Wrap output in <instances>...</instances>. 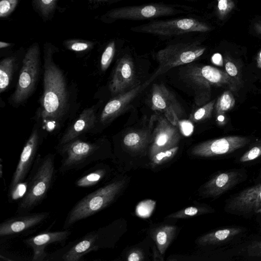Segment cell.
Here are the masks:
<instances>
[{"instance_id": "6da1fadb", "label": "cell", "mask_w": 261, "mask_h": 261, "mask_svg": "<svg viewBox=\"0 0 261 261\" xmlns=\"http://www.w3.org/2000/svg\"><path fill=\"white\" fill-rule=\"evenodd\" d=\"M59 48L50 42L43 45V93L37 113L38 121L44 130L57 131L62 126L71 111V98L67 81L54 56Z\"/></svg>"}, {"instance_id": "7a4b0ae2", "label": "cell", "mask_w": 261, "mask_h": 261, "mask_svg": "<svg viewBox=\"0 0 261 261\" xmlns=\"http://www.w3.org/2000/svg\"><path fill=\"white\" fill-rule=\"evenodd\" d=\"M182 81L194 91L198 106L210 101L214 89L225 88L237 92L240 86L227 72L210 65L187 64L180 69Z\"/></svg>"}, {"instance_id": "3957f363", "label": "cell", "mask_w": 261, "mask_h": 261, "mask_svg": "<svg viewBox=\"0 0 261 261\" xmlns=\"http://www.w3.org/2000/svg\"><path fill=\"white\" fill-rule=\"evenodd\" d=\"M55 154H38L25 179L27 189L19 202L16 214L31 212L46 198L56 175Z\"/></svg>"}, {"instance_id": "277c9868", "label": "cell", "mask_w": 261, "mask_h": 261, "mask_svg": "<svg viewBox=\"0 0 261 261\" xmlns=\"http://www.w3.org/2000/svg\"><path fill=\"white\" fill-rule=\"evenodd\" d=\"M106 146L102 139L87 141L77 138L64 144L57 145V152L62 158L59 172L64 174L71 170H79L104 159L106 156Z\"/></svg>"}, {"instance_id": "5b68a950", "label": "cell", "mask_w": 261, "mask_h": 261, "mask_svg": "<svg viewBox=\"0 0 261 261\" xmlns=\"http://www.w3.org/2000/svg\"><path fill=\"white\" fill-rule=\"evenodd\" d=\"M125 184L116 179L86 195L69 211L63 228L68 229L80 220L94 215L108 207L116 199Z\"/></svg>"}, {"instance_id": "8992f818", "label": "cell", "mask_w": 261, "mask_h": 261, "mask_svg": "<svg viewBox=\"0 0 261 261\" xmlns=\"http://www.w3.org/2000/svg\"><path fill=\"white\" fill-rule=\"evenodd\" d=\"M40 67V49L36 42L24 53L17 85L10 97L13 105H20L33 94L39 80Z\"/></svg>"}, {"instance_id": "52a82bcc", "label": "cell", "mask_w": 261, "mask_h": 261, "mask_svg": "<svg viewBox=\"0 0 261 261\" xmlns=\"http://www.w3.org/2000/svg\"><path fill=\"white\" fill-rule=\"evenodd\" d=\"M107 228H99L47 253L44 261H79L85 255L107 247Z\"/></svg>"}, {"instance_id": "ba28073f", "label": "cell", "mask_w": 261, "mask_h": 261, "mask_svg": "<svg viewBox=\"0 0 261 261\" xmlns=\"http://www.w3.org/2000/svg\"><path fill=\"white\" fill-rule=\"evenodd\" d=\"M206 48L195 43H179L159 50L155 57L159 68L154 78L168 70L191 63L203 55Z\"/></svg>"}, {"instance_id": "9c48e42d", "label": "cell", "mask_w": 261, "mask_h": 261, "mask_svg": "<svg viewBox=\"0 0 261 261\" xmlns=\"http://www.w3.org/2000/svg\"><path fill=\"white\" fill-rule=\"evenodd\" d=\"M131 30L163 36L182 35L192 32H206L211 28L206 23L193 18H181L151 21L133 27Z\"/></svg>"}, {"instance_id": "30bf717a", "label": "cell", "mask_w": 261, "mask_h": 261, "mask_svg": "<svg viewBox=\"0 0 261 261\" xmlns=\"http://www.w3.org/2000/svg\"><path fill=\"white\" fill-rule=\"evenodd\" d=\"M173 7L163 4L125 6L110 10L100 16L103 22L111 23L119 20H143L180 13Z\"/></svg>"}, {"instance_id": "8fae6325", "label": "cell", "mask_w": 261, "mask_h": 261, "mask_svg": "<svg viewBox=\"0 0 261 261\" xmlns=\"http://www.w3.org/2000/svg\"><path fill=\"white\" fill-rule=\"evenodd\" d=\"M224 210L227 213L246 218L261 215V184L232 195L227 199Z\"/></svg>"}, {"instance_id": "7c38bea8", "label": "cell", "mask_w": 261, "mask_h": 261, "mask_svg": "<svg viewBox=\"0 0 261 261\" xmlns=\"http://www.w3.org/2000/svg\"><path fill=\"white\" fill-rule=\"evenodd\" d=\"M39 127L34 128L26 142L10 182L9 194L27 178L37 157V153L42 141Z\"/></svg>"}, {"instance_id": "4fadbf2b", "label": "cell", "mask_w": 261, "mask_h": 261, "mask_svg": "<svg viewBox=\"0 0 261 261\" xmlns=\"http://www.w3.org/2000/svg\"><path fill=\"white\" fill-rule=\"evenodd\" d=\"M251 141V139L246 136H226L200 143L192 149V153L204 158L228 155L244 147Z\"/></svg>"}, {"instance_id": "5bb4252c", "label": "cell", "mask_w": 261, "mask_h": 261, "mask_svg": "<svg viewBox=\"0 0 261 261\" xmlns=\"http://www.w3.org/2000/svg\"><path fill=\"white\" fill-rule=\"evenodd\" d=\"M247 177V171L243 168L220 171L204 184L201 194L205 197H219L245 181Z\"/></svg>"}, {"instance_id": "9a60e30c", "label": "cell", "mask_w": 261, "mask_h": 261, "mask_svg": "<svg viewBox=\"0 0 261 261\" xmlns=\"http://www.w3.org/2000/svg\"><path fill=\"white\" fill-rule=\"evenodd\" d=\"M150 106L152 110L164 113L173 125H177L184 114L183 109L173 93L162 84L152 85Z\"/></svg>"}, {"instance_id": "2e32d148", "label": "cell", "mask_w": 261, "mask_h": 261, "mask_svg": "<svg viewBox=\"0 0 261 261\" xmlns=\"http://www.w3.org/2000/svg\"><path fill=\"white\" fill-rule=\"evenodd\" d=\"M136 73L134 63L128 55L119 58L109 84L112 95L116 96L136 87Z\"/></svg>"}, {"instance_id": "e0dca14e", "label": "cell", "mask_w": 261, "mask_h": 261, "mask_svg": "<svg viewBox=\"0 0 261 261\" xmlns=\"http://www.w3.org/2000/svg\"><path fill=\"white\" fill-rule=\"evenodd\" d=\"M49 216V212L16 214L1 223L0 237L4 238L18 234L36 228L44 222Z\"/></svg>"}, {"instance_id": "ac0fdd59", "label": "cell", "mask_w": 261, "mask_h": 261, "mask_svg": "<svg viewBox=\"0 0 261 261\" xmlns=\"http://www.w3.org/2000/svg\"><path fill=\"white\" fill-rule=\"evenodd\" d=\"M178 128L165 117L161 116L158 118L153 131L152 143L150 148L151 158L160 151L176 146L180 140Z\"/></svg>"}, {"instance_id": "d6986e66", "label": "cell", "mask_w": 261, "mask_h": 261, "mask_svg": "<svg viewBox=\"0 0 261 261\" xmlns=\"http://www.w3.org/2000/svg\"><path fill=\"white\" fill-rule=\"evenodd\" d=\"M154 79L152 76L144 84L139 85L125 92L115 96L104 107L97 122L101 125H106L111 122L125 111L130 101Z\"/></svg>"}, {"instance_id": "ffe728a7", "label": "cell", "mask_w": 261, "mask_h": 261, "mask_svg": "<svg viewBox=\"0 0 261 261\" xmlns=\"http://www.w3.org/2000/svg\"><path fill=\"white\" fill-rule=\"evenodd\" d=\"M71 234L68 229L56 231H45L23 240L24 243L32 249L33 261H44L47 255L46 247L54 243H64Z\"/></svg>"}, {"instance_id": "44dd1931", "label": "cell", "mask_w": 261, "mask_h": 261, "mask_svg": "<svg viewBox=\"0 0 261 261\" xmlns=\"http://www.w3.org/2000/svg\"><path fill=\"white\" fill-rule=\"evenodd\" d=\"M96 106L84 109L59 140L58 145L68 143L94 128L97 123Z\"/></svg>"}, {"instance_id": "7402d4cb", "label": "cell", "mask_w": 261, "mask_h": 261, "mask_svg": "<svg viewBox=\"0 0 261 261\" xmlns=\"http://www.w3.org/2000/svg\"><path fill=\"white\" fill-rule=\"evenodd\" d=\"M245 228L238 226H226L214 230L200 237L197 243L201 245H220L228 243L245 232Z\"/></svg>"}, {"instance_id": "603a6c76", "label": "cell", "mask_w": 261, "mask_h": 261, "mask_svg": "<svg viewBox=\"0 0 261 261\" xmlns=\"http://www.w3.org/2000/svg\"><path fill=\"white\" fill-rule=\"evenodd\" d=\"M108 169L102 164H95L85 171L75 181L74 184L79 188H89L99 184L106 176Z\"/></svg>"}, {"instance_id": "cb8c5ba5", "label": "cell", "mask_w": 261, "mask_h": 261, "mask_svg": "<svg viewBox=\"0 0 261 261\" xmlns=\"http://www.w3.org/2000/svg\"><path fill=\"white\" fill-rule=\"evenodd\" d=\"M62 0H31L33 9L44 22L50 21L57 11H61Z\"/></svg>"}, {"instance_id": "d4e9b609", "label": "cell", "mask_w": 261, "mask_h": 261, "mask_svg": "<svg viewBox=\"0 0 261 261\" xmlns=\"http://www.w3.org/2000/svg\"><path fill=\"white\" fill-rule=\"evenodd\" d=\"M16 55H11L2 59L0 62V93L4 92L12 82L16 62Z\"/></svg>"}, {"instance_id": "484cf974", "label": "cell", "mask_w": 261, "mask_h": 261, "mask_svg": "<svg viewBox=\"0 0 261 261\" xmlns=\"http://www.w3.org/2000/svg\"><path fill=\"white\" fill-rule=\"evenodd\" d=\"M176 231V227L173 226H164L156 230L155 240L158 248L163 254L171 241L173 239Z\"/></svg>"}, {"instance_id": "4316f807", "label": "cell", "mask_w": 261, "mask_h": 261, "mask_svg": "<svg viewBox=\"0 0 261 261\" xmlns=\"http://www.w3.org/2000/svg\"><path fill=\"white\" fill-rule=\"evenodd\" d=\"M67 49L77 54H85L94 48L96 42L80 39H69L63 42Z\"/></svg>"}, {"instance_id": "83f0119b", "label": "cell", "mask_w": 261, "mask_h": 261, "mask_svg": "<svg viewBox=\"0 0 261 261\" xmlns=\"http://www.w3.org/2000/svg\"><path fill=\"white\" fill-rule=\"evenodd\" d=\"M148 139L147 132L136 131L127 134L123 142L125 146L132 150H138L143 147Z\"/></svg>"}, {"instance_id": "f1b7e54d", "label": "cell", "mask_w": 261, "mask_h": 261, "mask_svg": "<svg viewBox=\"0 0 261 261\" xmlns=\"http://www.w3.org/2000/svg\"><path fill=\"white\" fill-rule=\"evenodd\" d=\"M235 103V98L232 92L229 90H225L216 101L214 107L215 113L217 116L224 115L233 108Z\"/></svg>"}, {"instance_id": "f546056e", "label": "cell", "mask_w": 261, "mask_h": 261, "mask_svg": "<svg viewBox=\"0 0 261 261\" xmlns=\"http://www.w3.org/2000/svg\"><path fill=\"white\" fill-rule=\"evenodd\" d=\"M216 100L214 99L207 102L197 109L190 117L191 121L198 122L210 118L214 110Z\"/></svg>"}, {"instance_id": "4dcf8cb0", "label": "cell", "mask_w": 261, "mask_h": 261, "mask_svg": "<svg viewBox=\"0 0 261 261\" xmlns=\"http://www.w3.org/2000/svg\"><path fill=\"white\" fill-rule=\"evenodd\" d=\"M116 50V44L115 41H110L105 47L102 53L100 67L102 71H105L111 64L114 58Z\"/></svg>"}, {"instance_id": "1f68e13d", "label": "cell", "mask_w": 261, "mask_h": 261, "mask_svg": "<svg viewBox=\"0 0 261 261\" xmlns=\"http://www.w3.org/2000/svg\"><path fill=\"white\" fill-rule=\"evenodd\" d=\"M224 65L225 71L241 87L242 81L239 68L231 58L227 55L224 58Z\"/></svg>"}, {"instance_id": "d6a6232c", "label": "cell", "mask_w": 261, "mask_h": 261, "mask_svg": "<svg viewBox=\"0 0 261 261\" xmlns=\"http://www.w3.org/2000/svg\"><path fill=\"white\" fill-rule=\"evenodd\" d=\"M216 11L219 19H225L235 7L233 0H217Z\"/></svg>"}, {"instance_id": "836d02e7", "label": "cell", "mask_w": 261, "mask_h": 261, "mask_svg": "<svg viewBox=\"0 0 261 261\" xmlns=\"http://www.w3.org/2000/svg\"><path fill=\"white\" fill-rule=\"evenodd\" d=\"M261 156V143L257 144L243 153L239 159L240 164L250 163Z\"/></svg>"}, {"instance_id": "e575fe53", "label": "cell", "mask_w": 261, "mask_h": 261, "mask_svg": "<svg viewBox=\"0 0 261 261\" xmlns=\"http://www.w3.org/2000/svg\"><path fill=\"white\" fill-rule=\"evenodd\" d=\"M19 0H0V18H8L16 9Z\"/></svg>"}, {"instance_id": "d590c367", "label": "cell", "mask_w": 261, "mask_h": 261, "mask_svg": "<svg viewBox=\"0 0 261 261\" xmlns=\"http://www.w3.org/2000/svg\"><path fill=\"white\" fill-rule=\"evenodd\" d=\"M178 149L176 146L171 148L160 151L152 157V164L156 165L165 162L171 159L175 154Z\"/></svg>"}, {"instance_id": "8d00e7d4", "label": "cell", "mask_w": 261, "mask_h": 261, "mask_svg": "<svg viewBox=\"0 0 261 261\" xmlns=\"http://www.w3.org/2000/svg\"><path fill=\"white\" fill-rule=\"evenodd\" d=\"M213 209L208 207H196L194 206L188 207L180 212L171 215L169 217L183 218L188 216H193L198 213H207L212 212Z\"/></svg>"}, {"instance_id": "74e56055", "label": "cell", "mask_w": 261, "mask_h": 261, "mask_svg": "<svg viewBox=\"0 0 261 261\" xmlns=\"http://www.w3.org/2000/svg\"><path fill=\"white\" fill-rule=\"evenodd\" d=\"M177 125L180 133L184 136H191L194 131V125L191 120H179Z\"/></svg>"}, {"instance_id": "f35d334b", "label": "cell", "mask_w": 261, "mask_h": 261, "mask_svg": "<svg viewBox=\"0 0 261 261\" xmlns=\"http://www.w3.org/2000/svg\"><path fill=\"white\" fill-rule=\"evenodd\" d=\"M154 202L151 200L144 201L139 204L137 207V213L141 217H146L149 215V214L153 209Z\"/></svg>"}, {"instance_id": "ab89813d", "label": "cell", "mask_w": 261, "mask_h": 261, "mask_svg": "<svg viewBox=\"0 0 261 261\" xmlns=\"http://www.w3.org/2000/svg\"><path fill=\"white\" fill-rule=\"evenodd\" d=\"M247 252L249 256L261 257V240L250 244L247 248Z\"/></svg>"}, {"instance_id": "60d3db41", "label": "cell", "mask_w": 261, "mask_h": 261, "mask_svg": "<svg viewBox=\"0 0 261 261\" xmlns=\"http://www.w3.org/2000/svg\"><path fill=\"white\" fill-rule=\"evenodd\" d=\"M143 255L139 250H135L131 252L127 257L128 261H139L143 259Z\"/></svg>"}, {"instance_id": "b9f144b4", "label": "cell", "mask_w": 261, "mask_h": 261, "mask_svg": "<svg viewBox=\"0 0 261 261\" xmlns=\"http://www.w3.org/2000/svg\"><path fill=\"white\" fill-rule=\"evenodd\" d=\"M213 62L218 65H222V58L221 55L219 54H216L214 55L212 57Z\"/></svg>"}, {"instance_id": "7bdbcfd3", "label": "cell", "mask_w": 261, "mask_h": 261, "mask_svg": "<svg viewBox=\"0 0 261 261\" xmlns=\"http://www.w3.org/2000/svg\"><path fill=\"white\" fill-rule=\"evenodd\" d=\"M122 0H88V1L93 4H101L102 3H112Z\"/></svg>"}, {"instance_id": "ee69618b", "label": "cell", "mask_w": 261, "mask_h": 261, "mask_svg": "<svg viewBox=\"0 0 261 261\" xmlns=\"http://www.w3.org/2000/svg\"><path fill=\"white\" fill-rule=\"evenodd\" d=\"M253 29L256 34L261 35V20L254 23Z\"/></svg>"}, {"instance_id": "f6af8a7d", "label": "cell", "mask_w": 261, "mask_h": 261, "mask_svg": "<svg viewBox=\"0 0 261 261\" xmlns=\"http://www.w3.org/2000/svg\"><path fill=\"white\" fill-rule=\"evenodd\" d=\"M256 61L257 67L261 69V50L257 53Z\"/></svg>"}, {"instance_id": "bcb514c9", "label": "cell", "mask_w": 261, "mask_h": 261, "mask_svg": "<svg viewBox=\"0 0 261 261\" xmlns=\"http://www.w3.org/2000/svg\"><path fill=\"white\" fill-rule=\"evenodd\" d=\"M13 45L12 43L1 41L0 42V48L3 49V48H6L8 47H9Z\"/></svg>"}, {"instance_id": "7dc6e473", "label": "cell", "mask_w": 261, "mask_h": 261, "mask_svg": "<svg viewBox=\"0 0 261 261\" xmlns=\"http://www.w3.org/2000/svg\"><path fill=\"white\" fill-rule=\"evenodd\" d=\"M217 120L219 122H223L224 120V117L223 115H218Z\"/></svg>"}, {"instance_id": "c3c4849f", "label": "cell", "mask_w": 261, "mask_h": 261, "mask_svg": "<svg viewBox=\"0 0 261 261\" xmlns=\"http://www.w3.org/2000/svg\"><path fill=\"white\" fill-rule=\"evenodd\" d=\"M260 178H261V175H260Z\"/></svg>"}]
</instances>
